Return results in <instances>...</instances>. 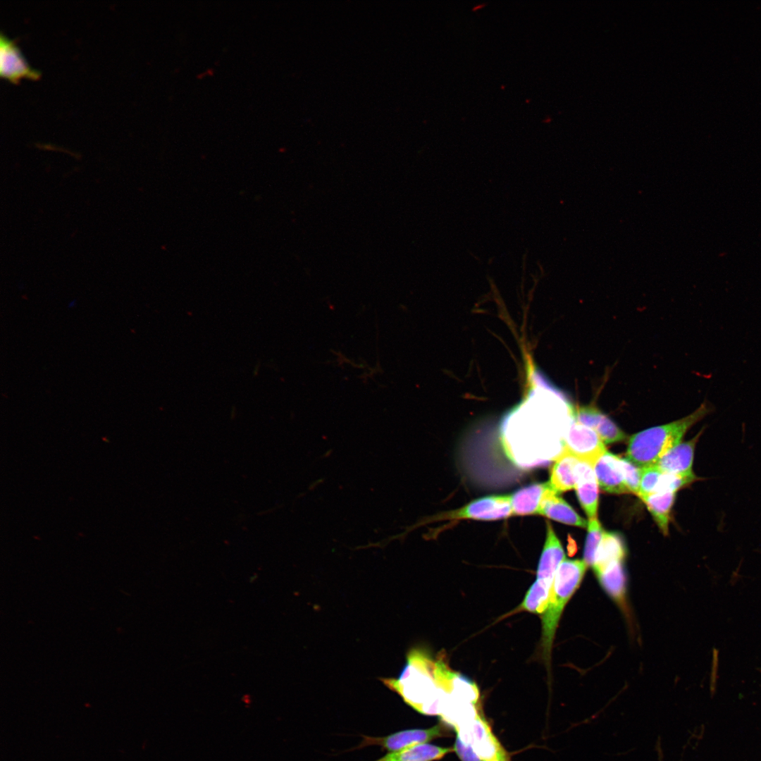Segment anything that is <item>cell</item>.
I'll use <instances>...</instances> for the list:
<instances>
[{"instance_id": "1", "label": "cell", "mask_w": 761, "mask_h": 761, "mask_svg": "<svg viewBox=\"0 0 761 761\" xmlns=\"http://www.w3.org/2000/svg\"><path fill=\"white\" fill-rule=\"evenodd\" d=\"M435 667V660L427 651L414 648L408 653L400 675L383 681L414 710L426 715L438 716L447 693L437 685Z\"/></svg>"}, {"instance_id": "2", "label": "cell", "mask_w": 761, "mask_h": 761, "mask_svg": "<svg viewBox=\"0 0 761 761\" xmlns=\"http://www.w3.org/2000/svg\"><path fill=\"white\" fill-rule=\"evenodd\" d=\"M712 410V406L704 402L683 418L633 434L629 439L626 458L641 468L655 464L662 456L681 443L690 428Z\"/></svg>"}, {"instance_id": "3", "label": "cell", "mask_w": 761, "mask_h": 761, "mask_svg": "<svg viewBox=\"0 0 761 761\" xmlns=\"http://www.w3.org/2000/svg\"><path fill=\"white\" fill-rule=\"evenodd\" d=\"M587 567L583 559H564L556 572L541 621V645L547 662L550 659L555 633L564 607L579 586Z\"/></svg>"}, {"instance_id": "4", "label": "cell", "mask_w": 761, "mask_h": 761, "mask_svg": "<svg viewBox=\"0 0 761 761\" xmlns=\"http://www.w3.org/2000/svg\"><path fill=\"white\" fill-rule=\"evenodd\" d=\"M512 516L510 495H493L477 499L465 506L438 514L428 521L457 519L494 521Z\"/></svg>"}, {"instance_id": "5", "label": "cell", "mask_w": 761, "mask_h": 761, "mask_svg": "<svg viewBox=\"0 0 761 761\" xmlns=\"http://www.w3.org/2000/svg\"><path fill=\"white\" fill-rule=\"evenodd\" d=\"M562 450L593 466L597 459L607 451L605 443L593 429L574 419L562 440Z\"/></svg>"}, {"instance_id": "6", "label": "cell", "mask_w": 761, "mask_h": 761, "mask_svg": "<svg viewBox=\"0 0 761 761\" xmlns=\"http://www.w3.org/2000/svg\"><path fill=\"white\" fill-rule=\"evenodd\" d=\"M457 736L469 743L483 761L507 755L485 718L479 713L471 722L455 729Z\"/></svg>"}, {"instance_id": "7", "label": "cell", "mask_w": 761, "mask_h": 761, "mask_svg": "<svg viewBox=\"0 0 761 761\" xmlns=\"http://www.w3.org/2000/svg\"><path fill=\"white\" fill-rule=\"evenodd\" d=\"M442 735L443 731L440 725L430 729H405L383 737L364 736L359 748L377 745L385 750L393 752L426 743Z\"/></svg>"}, {"instance_id": "8", "label": "cell", "mask_w": 761, "mask_h": 761, "mask_svg": "<svg viewBox=\"0 0 761 761\" xmlns=\"http://www.w3.org/2000/svg\"><path fill=\"white\" fill-rule=\"evenodd\" d=\"M570 411L573 419L593 429L605 444L620 442L626 438L625 433L595 406L572 407Z\"/></svg>"}, {"instance_id": "9", "label": "cell", "mask_w": 761, "mask_h": 761, "mask_svg": "<svg viewBox=\"0 0 761 761\" xmlns=\"http://www.w3.org/2000/svg\"><path fill=\"white\" fill-rule=\"evenodd\" d=\"M0 75L11 82L21 78L37 79L39 72L27 65L14 42L0 35Z\"/></svg>"}, {"instance_id": "10", "label": "cell", "mask_w": 761, "mask_h": 761, "mask_svg": "<svg viewBox=\"0 0 761 761\" xmlns=\"http://www.w3.org/2000/svg\"><path fill=\"white\" fill-rule=\"evenodd\" d=\"M703 428L692 439L683 442L669 450L655 464L664 473L682 476H694L693 463L694 452Z\"/></svg>"}, {"instance_id": "11", "label": "cell", "mask_w": 761, "mask_h": 761, "mask_svg": "<svg viewBox=\"0 0 761 761\" xmlns=\"http://www.w3.org/2000/svg\"><path fill=\"white\" fill-rule=\"evenodd\" d=\"M546 527V539L538 562L536 581L552 588L558 567L564 559V552L549 521Z\"/></svg>"}, {"instance_id": "12", "label": "cell", "mask_w": 761, "mask_h": 761, "mask_svg": "<svg viewBox=\"0 0 761 761\" xmlns=\"http://www.w3.org/2000/svg\"><path fill=\"white\" fill-rule=\"evenodd\" d=\"M593 469L599 486L603 490L612 494L629 493L619 457L607 450L597 459Z\"/></svg>"}, {"instance_id": "13", "label": "cell", "mask_w": 761, "mask_h": 761, "mask_svg": "<svg viewBox=\"0 0 761 761\" xmlns=\"http://www.w3.org/2000/svg\"><path fill=\"white\" fill-rule=\"evenodd\" d=\"M537 514L570 526L586 528L588 521L560 496L551 485L545 493Z\"/></svg>"}, {"instance_id": "14", "label": "cell", "mask_w": 761, "mask_h": 761, "mask_svg": "<svg viewBox=\"0 0 761 761\" xmlns=\"http://www.w3.org/2000/svg\"><path fill=\"white\" fill-rule=\"evenodd\" d=\"M599 484L593 466L584 461H580L578 480L575 487L577 497L588 520L597 519Z\"/></svg>"}, {"instance_id": "15", "label": "cell", "mask_w": 761, "mask_h": 761, "mask_svg": "<svg viewBox=\"0 0 761 761\" xmlns=\"http://www.w3.org/2000/svg\"><path fill=\"white\" fill-rule=\"evenodd\" d=\"M580 461L564 450L555 458L549 481L557 493L575 489Z\"/></svg>"}, {"instance_id": "16", "label": "cell", "mask_w": 761, "mask_h": 761, "mask_svg": "<svg viewBox=\"0 0 761 761\" xmlns=\"http://www.w3.org/2000/svg\"><path fill=\"white\" fill-rule=\"evenodd\" d=\"M550 486V481L534 483L522 488L510 495L512 515L537 514L542 498Z\"/></svg>"}, {"instance_id": "17", "label": "cell", "mask_w": 761, "mask_h": 761, "mask_svg": "<svg viewBox=\"0 0 761 761\" xmlns=\"http://www.w3.org/2000/svg\"><path fill=\"white\" fill-rule=\"evenodd\" d=\"M476 704L458 699L449 693L443 703L439 716L455 729L471 722L478 714Z\"/></svg>"}, {"instance_id": "18", "label": "cell", "mask_w": 761, "mask_h": 761, "mask_svg": "<svg viewBox=\"0 0 761 761\" xmlns=\"http://www.w3.org/2000/svg\"><path fill=\"white\" fill-rule=\"evenodd\" d=\"M625 555L626 548L621 536L616 533L605 532L592 567L596 576L610 564L624 561Z\"/></svg>"}, {"instance_id": "19", "label": "cell", "mask_w": 761, "mask_h": 761, "mask_svg": "<svg viewBox=\"0 0 761 761\" xmlns=\"http://www.w3.org/2000/svg\"><path fill=\"white\" fill-rule=\"evenodd\" d=\"M452 750L450 748L421 743L390 752L375 761H434L441 759Z\"/></svg>"}, {"instance_id": "20", "label": "cell", "mask_w": 761, "mask_h": 761, "mask_svg": "<svg viewBox=\"0 0 761 761\" xmlns=\"http://www.w3.org/2000/svg\"><path fill=\"white\" fill-rule=\"evenodd\" d=\"M676 497V492H657L641 496L661 532L667 536L669 531L670 511Z\"/></svg>"}, {"instance_id": "21", "label": "cell", "mask_w": 761, "mask_h": 761, "mask_svg": "<svg viewBox=\"0 0 761 761\" xmlns=\"http://www.w3.org/2000/svg\"><path fill=\"white\" fill-rule=\"evenodd\" d=\"M597 577L611 598L619 603L624 602L626 579L623 561L610 564Z\"/></svg>"}, {"instance_id": "22", "label": "cell", "mask_w": 761, "mask_h": 761, "mask_svg": "<svg viewBox=\"0 0 761 761\" xmlns=\"http://www.w3.org/2000/svg\"><path fill=\"white\" fill-rule=\"evenodd\" d=\"M552 588L535 581L527 591L519 610L543 614L549 600Z\"/></svg>"}, {"instance_id": "23", "label": "cell", "mask_w": 761, "mask_h": 761, "mask_svg": "<svg viewBox=\"0 0 761 761\" xmlns=\"http://www.w3.org/2000/svg\"><path fill=\"white\" fill-rule=\"evenodd\" d=\"M588 533L583 551V560L587 566L593 567L596 553L605 533L598 519L588 521Z\"/></svg>"}, {"instance_id": "24", "label": "cell", "mask_w": 761, "mask_h": 761, "mask_svg": "<svg viewBox=\"0 0 761 761\" xmlns=\"http://www.w3.org/2000/svg\"><path fill=\"white\" fill-rule=\"evenodd\" d=\"M663 472L656 464L642 467V474L640 483V488L638 496L649 495L655 493L657 488Z\"/></svg>"}, {"instance_id": "25", "label": "cell", "mask_w": 761, "mask_h": 761, "mask_svg": "<svg viewBox=\"0 0 761 761\" xmlns=\"http://www.w3.org/2000/svg\"><path fill=\"white\" fill-rule=\"evenodd\" d=\"M625 485L629 493L638 496L642 474V468L626 458H620Z\"/></svg>"}, {"instance_id": "26", "label": "cell", "mask_w": 761, "mask_h": 761, "mask_svg": "<svg viewBox=\"0 0 761 761\" xmlns=\"http://www.w3.org/2000/svg\"><path fill=\"white\" fill-rule=\"evenodd\" d=\"M454 750L462 761H483L469 743H464L457 736L454 745Z\"/></svg>"}, {"instance_id": "27", "label": "cell", "mask_w": 761, "mask_h": 761, "mask_svg": "<svg viewBox=\"0 0 761 761\" xmlns=\"http://www.w3.org/2000/svg\"><path fill=\"white\" fill-rule=\"evenodd\" d=\"M490 761H509V760H508L507 755H505L496 757V758H495L493 760H491Z\"/></svg>"}]
</instances>
